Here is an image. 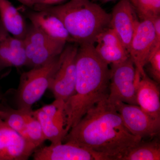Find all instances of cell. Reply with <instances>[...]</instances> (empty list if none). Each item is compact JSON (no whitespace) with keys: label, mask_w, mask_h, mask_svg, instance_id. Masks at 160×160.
Segmentation results:
<instances>
[{"label":"cell","mask_w":160,"mask_h":160,"mask_svg":"<svg viewBox=\"0 0 160 160\" xmlns=\"http://www.w3.org/2000/svg\"><path fill=\"white\" fill-rule=\"evenodd\" d=\"M27 66L39 67L62 53L66 46H36L24 41Z\"/></svg>","instance_id":"ac0fdd59"},{"label":"cell","mask_w":160,"mask_h":160,"mask_svg":"<svg viewBox=\"0 0 160 160\" xmlns=\"http://www.w3.org/2000/svg\"><path fill=\"white\" fill-rule=\"evenodd\" d=\"M2 102V103L0 104L1 118L7 126L26 139V113L31 110L20 109H15L6 105L4 102Z\"/></svg>","instance_id":"d6986e66"},{"label":"cell","mask_w":160,"mask_h":160,"mask_svg":"<svg viewBox=\"0 0 160 160\" xmlns=\"http://www.w3.org/2000/svg\"><path fill=\"white\" fill-rule=\"evenodd\" d=\"M23 5L30 8H33L34 5L35 0H18Z\"/></svg>","instance_id":"484cf974"},{"label":"cell","mask_w":160,"mask_h":160,"mask_svg":"<svg viewBox=\"0 0 160 160\" xmlns=\"http://www.w3.org/2000/svg\"><path fill=\"white\" fill-rule=\"evenodd\" d=\"M2 120L1 118V116H0V124L2 122Z\"/></svg>","instance_id":"f546056e"},{"label":"cell","mask_w":160,"mask_h":160,"mask_svg":"<svg viewBox=\"0 0 160 160\" xmlns=\"http://www.w3.org/2000/svg\"><path fill=\"white\" fill-rule=\"evenodd\" d=\"M112 66L108 101L137 105L136 69L131 58Z\"/></svg>","instance_id":"5b68a950"},{"label":"cell","mask_w":160,"mask_h":160,"mask_svg":"<svg viewBox=\"0 0 160 160\" xmlns=\"http://www.w3.org/2000/svg\"><path fill=\"white\" fill-rule=\"evenodd\" d=\"M62 52L48 62L32 68L23 72L20 78L17 90L18 109L32 110V106L38 102L49 89V84L59 68L62 60Z\"/></svg>","instance_id":"277c9868"},{"label":"cell","mask_w":160,"mask_h":160,"mask_svg":"<svg viewBox=\"0 0 160 160\" xmlns=\"http://www.w3.org/2000/svg\"><path fill=\"white\" fill-rule=\"evenodd\" d=\"M130 1L132 4V5L134 6V5H135L136 2L137 0H130Z\"/></svg>","instance_id":"83f0119b"},{"label":"cell","mask_w":160,"mask_h":160,"mask_svg":"<svg viewBox=\"0 0 160 160\" xmlns=\"http://www.w3.org/2000/svg\"><path fill=\"white\" fill-rule=\"evenodd\" d=\"M112 104L119 113L126 128L133 135L142 139L155 136L159 133L160 121L149 116L138 105L120 101Z\"/></svg>","instance_id":"52a82bcc"},{"label":"cell","mask_w":160,"mask_h":160,"mask_svg":"<svg viewBox=\"0 0 160 160\" xmlns=\"http://www.w3.org/2000/svg\"><path fill=\"white\" fill-rule=\"evenodd\" d=\"M110 27L117 33L123 45L129 50L139 21L136 11L130 0H120L111 14Z\"/></svg>","instance_id":"7c38bea8"},{"label":"cell","mask_w":160,"mask_h":160,"mask_svg":"<svg viewBox=\"0 0 160 160\" xmlns=\"http://www.w3.org/2000/svg\"><path fill=\"white\" fill-rule=\"evenodd\" d=\"M36 147L3 121L0 124V160H26Z\"/></svg>","instance_id":"30bf717a"},{"label":"cell","mask_w":160,"mask_h":160,"mask_svg":"<svg viewBox=\"0 0 160 160\" xmlns=\"http://www.w3.org/2000/svg\"><path fill=\"white\" fill-rule=\"evenodd\" d=\"M26 66L24 40L12 36L0 22V72L7 67Z\"/></svg>","instance_id":"4fadbf2b"},{"label":"cell","mask_w":160,"mask_h":160,"mask_svg":"<svg viewBox=\"0 0 160 160\" xmlns=\"http://www.w3.org/2000/svg\"><path fill=\"white\" fill-rule=\"evenodd\" d=\"M65 102L55 100L49 105L32 111L39 122L46 140L52 144L64 142L67 132L65 130Z\"/></svg>","instance_id":"9c48e42d"},{"label":"cell","mask_w":160,"mask_h":160,"mask_svg":"<svg viewBox=\"0 0 160 160\" xmlns=\"http://www.w3.org/2000/svg\"><path fill=\"white\" fill-rule=\"evenodd\" d=\"M27 17L32 25L52 39L66 44L74 43L62 21L54 15L34 10L28 12Z\"/></svg>","instance_id":"9a60e30c"},{"label":"cell","mask_w":160,"mask_h":160,"mask_svg":"<svg viewBox=\"0 0 160 160\" xmlns=\"http://www.w3.org/2000/svg\"><path fill=\"white\" fill-rule=\"evenodd\" d=\"M33 110L28 112L26 115V139L37 148L42 145L46 139L42 126L33 114Z\"/></svg>","instance_id":"44dd1931"},{"label":"cell","mask_w":160,"mask_h":160,"mask_svg":"<svg viewBox=\"0 0 160 160\" xmlns=\"http://www.w3.org/2000/svg\"><path fill=\"white\" fill-rule=\"evenodd\" d=\"M153 24L156 35V46L160 45V16L154 17L150 19Z\"/></svg>","instance_id":"d4e9b609"},{"label":"cell","mask_w":160,"mask_h":160,"mask_svg":"<svg viewBox=\"0 0 160 160\" xmlns=\"http://www.w3.org/2000/svg\"><path fill=\"white\" fill-rule=\"evenodd\" d=\"M134 7L141 20L160 15V0H137Z\"/></svg>","instance_id":"7402d4cb"},{"label":"cell","mask_w":160,"mask_h":160,"mask_svg":"<svg viewBox=\"0 0 160 160\" xmlns=\"http://www.w3.org/2000/svg\"><path fill=\"white\" fill-rule=\"evenodd\" d=\"M101 2H109V1H112V0H100Z\"/></svg>","instance_id":"f1b7e54d"},{"label":"cell","mask_w":160,"mask_h":160,"mask_svg":"<svg viewBox=\"0 0 160 160\" xmlns=\"http://www.w3.org/2000/svg\"><path fill=\"white\" fill-rule=\"evenodd\" d=\"M74 44L65 46L63 49L62 63L52 79L49 87L55 100L65 102L73 94L75 87L76 58L78 44Z\"/></svg>","instance_id":"8992f818"},{"label":"cell","mask_w":160,"mask_h":160,"mask_svg":"<svg viewBox=\"0 0 160 160\" xmlns=\"http://www.w3.org/2000/svg\"><path fill=\"white\" fill-rule=\"evenodd\" d=\"M160 145L158 141L143 142L129 149L120 160H160Z\"/></svg>","instance_id":"ffe728a7"},{"label":"cell","mask_w":160,"mask_h":160,"mask_svg":"<svg viewBox=\"0 0 160 160\" xmlns=\"http://www.w3.org/2000/svg\"><path fill=\"white\" fill-rule=\"evenodd\" d=\"M54 15L64 24L74 43L94 44L101 32L110 27L111 15L90 0H70L65 4L34 8Z\"/></svg>","instance_id":"3957f363"},{"label":"cell","mask_w":160,"mask_h":160,"mask_svg":"<svg viewBox=\"0 0 160 160\" xmlns=\"http://www.w3.org/2000/svg\"><path fill=\"white\" fill-rule=\"evenodd\" d=\"M0 22L12 36L25 38L28 27L22 15L9 0H0Z\"/></svg>","instance_id":"e0dca14e"},{"label":"cell","mask_w":160,"mask_h":160,"mask_svg":"<svg viewBox=\"0 0 160 160\" xmlns=\"http://www.w3.org/2000/svg\"><path fill=\"white\" fill-rule=\"evenodd\" d=\"M142 140L127 129L107 98L92 107L69 130L64 141L89 149L104 160H120Z\"/></svg>","instance_id":"6da1fadb"},{"label":"cell","mask_w":160,"mask_h":160,"mask_svg":"<svg viewBox=\"0 0 160 160\" xmlns=\"http://www.w3.org/2000/svg\"><path fill=\"white\" fill-rule=\"evenodd\" d=\"M155 46L156 35L152 22L149 19L141 20L136 28L128 50L136 71L141 77L146 74L144 67Z\"/></svg>","instance_id":"ba28073f"},{"label":"cell","mask_w":160,"mask_h":160,"mask_svg":"<svg viewBox=\"0 0 160 160\" xmlns=\"http://www.w3.org/2000/svg\"><path fill=\"white\" fill-rule=\"evenodd\" d=\"M4 99H5V96L2 92L1 86H0V101H2Z\"/></svg>","instance_id":"4316f807"},{"label":"cell","mask_w":160,"mask_h":160,"mask_svg":"<svg viewBox=\"0 0 160 160\" xmlns=\"http://www.w3.org/2000/svg\"><path fill=\"white\" fill-rule=\"evenodd\" d=\"M137 105L149 116L160 121V91L158 83L146 74L136 84Z\"/></svg>","instance_id":"2e32d148"},{"label":"cell","mask_w":160,"mask_h":160,"mask_svg":"<svg viewBox=\"0 0 160 160\" xmlns=\"http://www.w3.org/2000/svg\"><path fill=\"white\" fill-rule=\"evenodd\" d=\"M95 48L101 58L109 65L118 64L129 57V52L119 37L111 27L106 28L97 37Z\"/></svg>","instance_id":"5bb4252c"},{"label":"cell","mask_w":160,"mask_h":160,"mask_svg":"<svg viewBox=\"0 0 160 160\" xmlns=\"http://www.w3.org/2000/svg\"><path fill=\"white\" fill-rule=\"evenodd\" d=\"M74 92L65 102V130L68 133L92 107L108 97L111 69L94 44L78 45Z\"/></svg>","instance_id":"7a4b0ae2"},{"label":"cell","mask_w":160,"mask_h":160,"mask_svg":"<svg viewBox=\"0 0 160 160\" xmlns=\"http://www.w3.org/2000/svg\"><path fill=\"white\" fill-rule=\"evenodd\" d=\"M147 64H149V72L154 81L160 84V45L155 46L149 55Z\"/></svg>","instance_id":"603a6c76"},{"label":"cell","mask_w":160,"mask_h":160,"mask_svg":"<svg viewBox=\"0 0 160 160\" xmlns=\"http://www.w3.org/2000/svg\"><path fill=\"white\" fill-rule=\"evenodd\" d=\"M32 155L34 160H104L100 155L70 142L36 149Z\"/></svg>","instance_id":"8fae6325"},{"label":"cell","mask_w":160,"mask_h":160,"mask_svg":"<svg viewBox=\"0 0 160 160\" xmlns=\"http://www.w3.org/2000/svg\"><path fill=\"white\" fill-rule=\"evenodd\" d=\"M66 0H35L33 8L43 6H50L60 5Z\"/></svg>","instance_id":"cb8c5ba5"}]
</instances>
